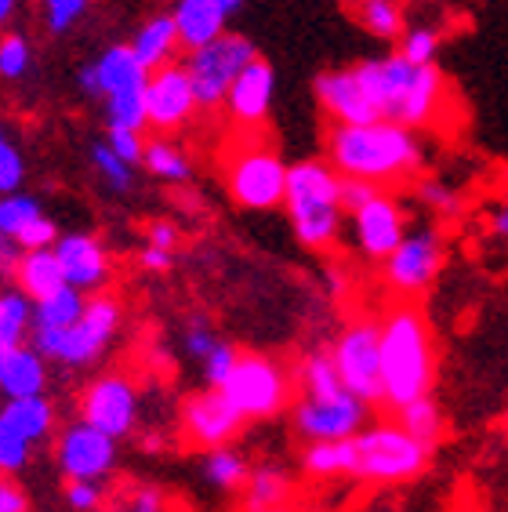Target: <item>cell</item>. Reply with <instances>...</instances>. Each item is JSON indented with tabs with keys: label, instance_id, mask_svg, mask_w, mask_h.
I'll return each instance as SVG.
<instances>
[{
	"label": "cell",
	"instance_id": "obj_1",
	"mask_svg": "<svg viewBox=\"0 0 508 512\" xmlns=\"http://www.w3.org/2000/svg\"><path fill=\"white\" fill-rule=\"evenodd\" d=\"M327 157L342 175L367 178L385 189L418 175L425 164V149L414 128H403L396 120H374V124H334L327 135Z\"/></svg>",
	"mask_w": 508,
	"mask_h": 512
},
{
	"label": "cell",
	"instance_id": "obj_2",
	"mask_svg": "<svg viewBox=\"0 0 508 512\" xmlns=\"http://www.w3.org/2000/svg\"><path fill=\"white\" fill-rule=\"evenodd\" d=\"M356 77L381 109L385 120H396L403 128H429L440 117L447 102V80L436 69V62L418 66V62L396 55H381L356 66Z\"/></svg>",
	"mask_w": 508,
	"mask_h": 512
},
{
	"label": "cell",
	"instance_id": "obj_3",
	"mask_svg": "<svg viewBox=\"0 0 508 512\" xmlns=\"http://www.w3.org/2000/svg\"><path fill=\"white\" fill-rule=\"evenodd\" d=\"M436 385V345L418 306H396L381 320V407L400 411Z\"/></svg>",
	"mask_w": 508,
	"mask_h": 512
},
{
	"label": "cell",
	"instance_id": "obj_4",
	"mask_svg": "<svg viewBox=\"0 0 508 512\" xmlns=\"http://www.w3.org/2000/svg\"><path fill=\"white\" fill-rule=\"evenodd\" d=\"M287 215L294 237L305 247L323 251L342 233V171L323 160H302L287 168Z\"/></svg>",
	"mask_w": 508,
	"mask_h": 512
},
{
	"label": "cell",
	"instance_id": "obj_5",
	"mask_svg": "<svg viewBox=\"0 0 508 512\" xmlns=\"http://www.w3.org/2000/svg\"><path fill=\"white\" fill-rule=\"evenodd\" d=\"M225 189L240 207L269 211L287 197V168L276 146L258 138V128H244V135L229 142L225 157Z\"/></svg>",
	"mask_w": 508,
	"mask_h": 512
},
{
	"label": "cell",
	"instance_id": "obj_6",
	"mask_svg": "<svg viewBox=\"0 0 508 512\" xmlns=\"http://www.w3.org/2000/svg\"><path fill=\"white\" fill-rule=\"evenodd\" d=\"M120 302L113 295L88 298L77 324L69 327H30V342L62 367H88L106 353L120 331Z\"/></svg>",
	"mask_w": 508,
	"mask_h": 512
},
{
	"label": "cell",
	"instance_id": "obj_7",
	"mask_svg": "<svg viewBox=\"0 0 508 512\" xmlns=\"http://www.w3.org/2000/svg\"><path fill=\"white\" fill-rule=\"evenodd\" d=\"M356 462L352 480L363 483H407L418 480L432 462V447L414 440L400 422H381L371 429H360L352 436Z\"/></svg>",
	"mask_w": 508,
	"mask_h": 512
},
{
	"label": "cell",
	"instance_id": "obj_8",
	"mask_svg": "<svg viewBox=\"0 0 508 512\" xmlns=\"http://www.w3.org/2000/svg\"><path fill=\"white\" fill-rule=\"evenodd\" d=\"M254 55H258L254 44L247 37H240V33H222V37L193 48L186 66H189V77H193L196 106L204 109V113L222 109L225 99H229L233 80L240 77V69H244Z\"/></svg>",
	"mask_w": 508,
	"mask_h": 512
},
{
	"label": "cell",
	"instance_id": "obj_9",
	"mask_svg": "<svg viewBox=\"0 0 508 512\" xmlns=\"http://www.w3.org/2000/svg\"><path fill=\"white\" fill-rule=\"evenodd\" d=\"M334 364L342 385L352 396H360L363 404H381L385 389H381V320H352L342 327V335L334 338Z\"/></svg>",
	"mask_w": 508,
	"mask_h": 512
},
{
	"label": "cell",
	"instance_id": "obj_10",
	"mask_svg": "<svg viewBox=\"0 0 508 512\" xmlns=\"http://www.w3.org/2000/svg\"><path fill=\"white\" fill-rule=\"evenodd\" d=\"M222 393L244 418H273L291 400V378L276 360L258 353H240L233 375L225 378Z\"/></svg>",
	"mask_w": 508,
	"mask_h": 512
},
{
	"label": "cell",
	"instance_id": "obj_11",
	"mask_svg": "<svg viewBox=\"0 0 508 512\" xmlns=\"http://www.w3.org/2000/svg\"><path fill=\"white\" fill-rule=\"evenodd\" d=\"M55 462L66 480H109L117 473V436L102 433L91 422L66 425L55 440Z\"/></svg>",
	"mask_w": 508,
	"mask_h": 512
},
{
	"label": "cell",
	"instance_id": "obj_12",
	"mask_svg": "<svg viewBox=\"0 0 508 512\" xmlns=\"http://www.w3.org/2000/svg\"><path fill=\"white\" fill-rule=\"evenodd\" d=\"M443 237L436 229H414L400 240V247L385 258V284L396 291V295H421L429 291L432 280L440 276L443 269Z\"/></svg>",
	"mask_w": 508,
	"mask_h": 512
},
{
	"label": "cell",
	"instance_id": "obj_13",
	"mask_svg": "<svg viewBox=\"0 0 508 512\" xmlns=\"http://www.w3.org/2000/svg\"><path fill=\"white\" fill-rule=\"evenodd\" d=\"M367 414L371 404H363L349 389L334 396H302L294 404V429L305 440H345L367 429Z\"/></svg>",
	"mask_w": 508,
	"mask_h": 512
},
{
	"label": "cell",
	"instance_id": "obj_14",
	"mask_svg": "<svg viewBox=\"0 0 508 512\" xmlns=\"http://www.w3.org/2000/svg\"><path fill=\"white\" fill-rule=\"evenodd\" d=\"M244 414L236 411L233 400L211 385L204 393L189 396L182 404V436H186L189 447H200V451H215V447L233 444L240 429H244Z\"/></svg>",
	"mask_w": 508,
	"mask_h": 512
},
{
	"label": "cell",
	"instance_id": "obj_15",
	"mask_svg": "<svg viewBox=\"0 0 508 512\" xmlns=\"http://www.w3.org/2000/svg\"><path fill=\"white\" fill-rule=\"evenodd\" d=\"M80 418L109 436H127L138 422V389L127 375H102L80 396Z\"/></svg>",
	"mask_w": 508,
	"mask_h": 512
},
{
	"label": "cell",
	"instance_id": "obj_16",
	"mask_svg": "<svg viewBox=\"0 0 508 512\" xmlns=\"http://www.w3.org/2000/svg\"><path fill=\"white\" fill-rule=\"evenodd\" d=\"M146 109H149V128L157 131H182L193 120L196 106V91L193 77H189V66H167L153 69L146 84Z\"/></svg>",
	"mask_w": 508,
	"mask_h": 512
},
{
	"label": "cell",
	"instance_id": "obj_17",
	"mask_svg": "<svg viewBox=\"0 0 508 512\" xmlns=\"http://www.w3.org/2000/svg\"><path fill=\"white\" fill-rule=\"evenodd\" d=\"M352 229H356V247L363 251V258L385 262L407 237V218H403L400 200L381 189L360 211H352Z\"/></svg>",
	"mask_w": 508,
	"mask_h": 512
},
{
	"label": "cell",
	"instance_id": "obj_18",
	"mask_svg": "<svg viewBox=\"0 0 508 512\" xmlns=\"http://www.w3.org/2000/svg\"><path fill=\"white\" fill-rule=\"evenodd\" d=\"M316 99L327 109V117L334 124H374L385 120L381 109L374 106V99L367 95V88L360 84L356 69H327L316 77Z\"/></svg>",
	"mask_w": 508,
	"mask_h": 512
},
{
	"label": "cell",
	"instance_id": "obj_19",
	"mask_svg": "<svg viewBox=\"0 0 508 512\" xmlns=\"http://www.w3.org/2000/svg\"><path fill=\"white\" fill-rule=\"evenodd\" d=\"M273 88H276L273 66L254 55V59L240 69V77L233 80V88H229V99H225L229 117H233L240 128H262V120L269 117V106H273Z\"/></svg>",
	"mask_w": 508,
	"mask_h": 512
},
{
	"label": "cell",
	"instance_id": "obj_20",
	"mask_svg": "<svg viewBox=\"0 0 508 512\" xmlns=\"http://www.w3.org/2000/svg\"><path fill=\"white\" fill-rule=\"evenodd\" d=\"M55 255L62 262L66 284L80 287L84 295L88 291H102L113 273L109 266V251L102 247V240H95L91 233H69V237L55 240Z\"/></svg>",
	"mask_w": 508,
	"mask_h": 512
},
{
	"label": "cell",
	"instance_id": "obj_21",
	"mask_svg": "<svg viewBox=\"0 0 508 512\" xmlns=\"http://www.w3.org/2000/svg\"><path fill=\"white\" fill-rule=\"evenodd\" d=\"M44 389H48V356L37 345H11L0 356V396L22 400V396H40Z\"/></svg>",
	"mask_w": 508,
	"mask_h": 512
},
{
	"label": "cell",
	"instance_id": "obj_22",
	"mask_svg": "<svg viewBox=\"0 0 508 512\" xmlns=\"http://www.w3.org/2000/svg\"><path fill=\"white\" fill-rule=\"evenodd\" d=\"M225 11L222 0H178L175 4V26H178V40L186 44L189 51L215 40L225 33Z\"/></svg>",
	"mask_w": 508,
	"mask_h": 512
},
{
	"label": "cell",
	"instance_id": "obj_23",
	"mask_svg": "<svg viewBox=\"0 0 508 512\" xmlns=\"http://www.w3.org/2000/svg\"><path fill=\"white\" fill-rule=\"evenodd\" d=\"M15 284L30 302L51 298L55 291L66 287V273L55 255V247H40V251H22L19 266H15Z\"/></svg>",
	"mask_w": 508,
	"mask_h": 512
},
{
	"label": "cell",
	"instance_id": "obj_24",
	"mask_svg": "<svg viewBox=\"0 0 508 512\" xmlns=\"http://www.w3.org/2000/svg\"><path fill=\"white\" fill-rule=\"evenodd\" d=\"M95 77H98V95L109 99V95H120V91L146 88L149 69L138 62L131 44H113V48L95 62Z\"/></svg>",
	"mask_w": 508,
	"mask_h": 512
},
{
	"label": "cell",
	"instance_id": "obj_25",
	"mask_svg": "<svg viewBox=\"0 0 508 512\" xmlns=\"http://www.w3.org/2000/svg\"><path fill=\"white\" fill-rule=\"evenodd\" d=\"M0 418L15 429L19 436H26L33 447L44 444L51 433H55V404L40 396H22V400H8L0 407Z\"/></svg>",
	"mask_w": 508,
	"mask_h": 512
},
{
	"label": "cell",
	"instance_id": "obj_26",
	"mask_svg": "<svg viewBox=\"0 0 508 512\" xmlns=\"http://www.w3.org/2000/svg\"><path fill=\"white\" fill-rule=\"evenodd\" d=\"M178 26H175V15H157V19H149L142 30L135 33V55L138 62L153 73V69L167 66V62H175V51H178Z\"/></svg>",
	"mask_w": 508,
	"mask_h": 512
},
{
	"label": "cell",
	"instance_id": "obj_27",
	"mask_svg": "<svg viewBox=\"0 0 508 512\" xmlns=\"http://www.w3.org/2000/svg\"><path fill=\"white\" fill-rule=\"evenodd\" d=\"M352 462H356V444L352 436L345 440H309L302 454L305 473L316 480H338V476H352Z\"/></svg>",
	"mask_w": 508,
	"mask_h": 512
},
{
	"label": "cell",
	"instance_id": "obj_28",
	"mask_svg": "<svg viewBox=\"0 0 508 512\" xmlns=\"http://www.w3.org/2000/svg\"><path fill=\"white\" fill-rule=\"evenodd\" d=\"M294 483L284 469H276V465H258L251 469L244 483V512H262L269 505H287L291 498Z\"/></svg>",
	"mask_w": 508,
	"mask_h": 512
},
{
	"label": "cell",
	"instance_id": "obj_29",
	"mask_svg": "<svg viewBox=\"0 0 508 512\" xmlns=\"http://www.w3.org/2000/svg\"><path fill=\"white\" fill-rule=\"evenodd\" d=\"M396 422L407 429V433L414 436V440H421L425 447H440L443 440V429H447V422H443V407L436 404V396H418V400H411V404H403L400 411H396Z\"/></svg>",
	"mask_w": 508,
	"mask_h": 512
},
{
	"label": "cell",
	"instance_id": "obj_30",
	"mask_svg": "<svg viewBox=\"0 0 508 512\" xmlns=\"http://www.w3.org/2000/svg\"><path fill=\"white\" fill-rule=\"evenodd\" d=\"M204 476L211 487L218 491H244L247 476H251V465L236 447H215V451H204Z\"/></svg>",
	"mask_w": 508,
	"mask_h": 512
},
{
	"label": "cell",
	"instance_id": "obj_31",
	"mask_svg": "<svg viewBox=\"0 0 508 512\" xmlns=\"http://www.w3.org/2000/svg\"><path fill=\"white\" fill-rule=\"evenodd\" d=\"M88 306L84 291L73 284H66L62 291H55L51 298H40L33 302V327H69L77 324L80 313Z\"/></svg>",
	"mask_w": 508,
	"mask_h": 512
},
{
	"label": "cell",
	"instance_id": "obj_32",
	"mask_svg": "<svg viewBox=\"0 0 508 512\" xmlns=\"http://www.w3.org/2000/svg\"><path fill=\"white\" fill-rule=\"evenodd\" d=\"M298 382H302V396H334L345 389L331 349H316L305 356L298 367Z\"/></svg>",
	"mask_w": 508,
	"mask_h": 512
},
{
	"label": "cell",
	"instance_id": "obj_33",
	"mask_svg": "<svg viewBox=\"0 0 508 512\" xmlns=\"http://www.w3.org/2000/svg\"><path fill=\"white\" fill-rule=\"evenodd\" d=\"M33 327V306L22 291H0V342L19 345Z\"/></svg>",
	"mask_w": 508,
	"mask_h": 512
},
{
	"label": "cell",
	"instance_id": "obj_34",
	"mask_svg": "<svg viewBox=\"0 0 508 512\" xmlns=\"http://www.w3.org/2000/svg\"><path fill=\"white\" fill-rule=\"evenodd\" d=\"M146 168L157 178H164V182H186V178L193 175L186 153H182L175 142H167V138L146 142Z\"/></svg>",
	"mask_w": 508,
	"mask_h": 512
},
{
	"label": "cell",
	"instance_id": "obj_35",
	"mask_svg": "<svg viewBox=\"0 0 508 512\" xmlns=\"http://www.w3.org/2000/svg\"><path fill=\"white\" fill-rule=\"evenodd\" d=\"M106 120H109V128H131V131L146 128V124H149L146 88L109 95V99H106Z\"/></svg>",
	"mask_w": 508,
	"mask_h": 512
},
{
	"label": "cell",
	"instance_id": "obj_36",
	"mask_svg": "<svg viewBox=\"0 0 508 512\" xmlns=\"http://www.w3.org/2000/svg\"><path fill=\"white\" fill-rule=\"evenodd\" d=\"M360 22L363 30L381 40L403 37V11L396 0H360Z\"/></svg>",
	"mask_w": 508,
	"mask_h": 512
},
{
	"label": "cell",
	"instance_id": "obj_37",
	"mask_svg": "<svg viewBox=\"0 0 508 512\" xmlns=\"http://www.w3.org/2000/svg\"><path fill=\"white\" fill-rule=\"evenodd\" d=\"M37 215H44V211H40V200L26 197L19 189L0 197V233H4V237L15 240Z\"/></svg>",
	"mask_w": 508,
	"mask_h": 512
},
{
	"label": "cell",
	"instance_id": "obj_38",
	"mask_svg": "<svg viewBox=\"0 0 508 512\" xmlns=\"http://www.w3.org/2000/svg\"><path fill=\"white\" fill-rule=\"evenodd\" d=\"M33 458V444L26 436H19L4 418H0V473H22Z\"/></svg>",
	"mask_w": 508,
	"mask_h": 512
},
{
	"label": "cell",
	"instance_id": "obj_39",
	"mask_svg": "<svg viewBox=\"0 0 508 512\" xmlns=\"http://www.w3.org/2000/svg\"><path fill=\"white\" fill-rule=\"evenodd\" d=\"M91 160H95L98 175L106 178L117 193H127V189H131V182H135V178H131V164L120 160L109 142H95V146H91Z\"/></svg>",
	"mask_w": 508,
	"mask_h": 512
},
{
	"label": "cell",
	"instance_id": "obj_40",
	"mask_svg": "<svg viewBox=\"0 0 508 512\" xmlns=\"http://www.w3.org/2000/svg\"><path fill=\"white\" fill-rule=\"evenodd\" d=\"M403 44H400V55L403 59L418 62V66H429L436 62L440 55V33L432 30V26H414V30H403Z\"/></svg>",
	"mask_w": 508,
	"mask_h": 512
},
{
	"label": "cell",
	"instance_id": "obj_41",
	"mask_svg": "<svg viewBox=\"0 0 508 512\" xmlns=\"http://www.w3.org/2000/svg\"><path fill=\"white\" fill-rule=\"evenodd\" d=\"M418 200L429 207V211H436L440 218H454L461 211V197L447 186V182H440V178H421Z\"/></svg>",
	"mask_w": 508,
	"mask_h": 512
},
{
	"label": "cell",
	"instance_id": "obj_42",
	"mask_svg": "<svg viewBox=\"0 0 508 512\" xmlns=\"http://www.w3.org/2000/svg\"><path fill=\"white\" fill-rule=\"evenodd\" d=\"M22 178H26V164H22L19 146L8 138V131L0 128V197L15 193L22 186Z\"/></svg>",
	"mask_w": 508,
	"mask_h": 512
},
{
	"label": "cell",
	"instance_id": "obj_43",
	"mask_svg": "<svg viewBox=\"0 0 508 512\" xmlns=\"http://www.w3.org/2000/svg\"><path fill=\"white\" fill-rule=\"evenodd\" d=\"M26 69H30V44H26V37H19V33L0 37V77L19 80Z\"/></svg>",
	"mask_w": 508,
	"mask_h": 512
},
{
	"label": "cell",
	"instance_id": "obj_44",
	"mask_svg": "<svg viewBox=\"0 0 508 512\" xmlns=\"http://www.w3.org/2000/svg\"><path fill=\"white\" fill-rule=\"evenodd\" d=\"M236 360H240V353H236V349H233V345H229V342H222V338H218L215 349H211V353H207L204 360H200V364H204V378H207V385H218V389H222L225 378L233 375Z\"/></svg>",
	"mask_w": 508,
	"mask_h": 512
},
{
	"label": "cell",
	"instance_id": "obj_45",
	"mask_svg": "<svg viewBox=\"0 0 508 512\" xmlns=\"http://www.w3.org/2000/svg\"><path fill=\"white\" fill-rule=\"evenodd\" d=\"M66 505L73 512H98L106 505L102 483L95 480H66Z\"/></svg>",
	"mask_w": 508,
	"mask_h": 512
},
{
	"label": "cell",
	"instance_id": "obj_46",
	"mask_svg": "<svg viewBox=\"0 0 508 512\" xmlns=\"http://www.w3.org/2000/svg\"><path fill=\"white\" fill-rule=\"evenodd\" d=\"M106 142L113 146V153H117L120 160H127L131 168L135 164H142L146 160V138H142V131H131V128H109Z\"/></svg>",
	"mask_w": 508,
	"mask_h": 512
},
{
	"label": "cell",
	"instance_id": "obj_47",
	"mask_svg": "<svg viewBox=\"0 0 508 512\" xmlns=\"http://www.w3.org/2000/svg\"><path fill=\"white\" fill-rule=\"evenodd\" d=\"M55 240H59V226H55L48 215H37L30 226L15 237V244H19L22 251H40V247H55Z\"/></svg>",
	"mask_w": 508,
	"mask_h": 512
},
{
	"label": "cell",
	"instance_id": "obj_48",
	"mask_svg": "<svg viewBox=\"0 0 508 512\" xmlns=\"http://www.w3.org/2000/svg\"><path fill=\"white\" fill-rule=\"evenodd\" d=\"M88 0H51L48 4V30L51 33H66L73 22L84 15Z\"/></svg>",
	"mask_w": 508,
	"mask_h": 512
},
{
	"label": "cell",
	"instance_id": "obj_49",
	"mask_svg": "<svg viewBox=\"0 0 508 512\" xmlns=\"http://www.w3.org/2000/svg\"><path fill=\"white\" fill-rule=\"evenodd\" d=\"M374 193H381V186H374V182H367V178H349L342 175V207L345 211H360L367 200L374 197Z\"/></svg>",
	"mask_w": 508,
	"mask_h": 512
},
{
	"label": "cell",
	"instance_id": "obj_50",
	"mask_svg": "<svg viewBox=\"0 0 508 512\" xmlns=\"http://www.w3.org/2000/svg\"><path fill=\"white\" fill-rule=\"evenodd\" d=\"M164 509H167L164 494H160L157 487H135V491L117 505V512H164Z\"/></svg>",
	"mask_w": 508,
	"mask_h": 512
},
{
	"label": "cell",
	"instance_id": "obj_51",
	"mask_svg": "<svg viewBox=\"0 0 508 512\" xmlns=\"http://www.w3.org/2000/svg\"><path fill=\"white\" fill-rule=\"evenodd\" d=\"M215 345H218V338H215V331H211L207 320H193V324L186 327V349H189L193 360H204Z\"/></svg>",
	"mask_w": 508,
	"mask_h": 512
},
{
	"label": "cell",
	"instance_id": "obj_52",
	"mask_svg": "<svg viewBox=\"0 0 508 512\" xmlns=\"http://www.w3.org/2000/svg\"><path fill=\"white\" fill-rule=\"evenodd\" d=\"M0 512H30V494L11 473H0Z\"/></svg>",
	"mask_w": 508,
	"mask_h": 512
},
{
	"label": "cell",
	"instance_id": "obj_53",
	"mask_svg": "<svg viewBox=\"0 0 508 512\" xmlns=\"http://www.w3.org/2000/svg\"><path fill=\"white\" fill-rule=\"evenodd\" d=\"M171 262H175V251H167V247L146 244V251H142V269H149V273H167Z\"/></svg>",
	"mask_w": 508,
	"mask_h": 512
},
{
	"label": "cell",
	"instance_id": "obj_54",
	"mask_svg": "<svg viewBox=\"0 0 508 512\" xmlns=\"http://www.w3.org/2000/svg\"><path fill=\"white\" fill-rule=\"evenodd\" d=\"M146 240H149L153 247H167V251H175V244H178V229L171 226V222H149Z\"/></svg>",
	"mask_w": 508,
	"mask_h": 512
},
{
	"label": "cell",
	"instance_id": "obj_55",
	"mask_svg": "<svg viewBox=\"0 0 508 512\" xmlns=\"http://www.w3.org/2000/svg\"><path fill=\"white\" fill-rule=\"evenodd\" d=\"M19 251H22V247L15 244V240L0 233V273H4V276H15V266H19V258H22Z\"/></svg>",
	"mask_w": 508,
	"mask_h": 512
},
{
	"label": "cell",
	"instance_id": "obj_56",
	"mask_svg": "<svg viewBox=\"0 0 508 512\" xmlns=\"http://www.w3.org/2000/svg\"><path fill=\"white\" fill-rule=\"evenodd\" d=\"M490 229H494L498 240H508V197H505V204L494 211V218H490Z\"/></svg>",
	"mask_w": 508,
	"mask_h": 512
},
{
	"label": "cell",
	"instance_id": "obj_57",
	"mask_svg": "<svg viewBox=\"0 0 508 512\" xmlns=\"http://www.w3.org/2000/svg\"><path fill=\"white\" fill-rule=\"evenodd\" d=\"M80 88L88 91V95H98V77H95V66H84V69H80Z\"/></svg>",
	"mask_w": 508,
	"mask_h": 512
},
{
	"label": "cell",
	"instance_id": "obj_58",
	"mask_svg": "<svg viewBox=\"0 0 508 512\" xmlns=\"http://www.w3.org/2000/svg\"><path fill=\"white\" fill-rule=\"evenodd\" d=\"M11 15H15V0H0V26H4Z\"/></svg>",
	"mask_w": 508,
	"mask_h": 512
},
{
	"label": "cell",
	"instance_id": "obj_59",
	"mask_svg": "<svg viewBox=\"0 0 508 512\" xmlns=\"http://www.w3.org/2000/svg\"><path fill=\"white\" fill-rule=\"evenodd\" d=\"M262 512H291L287 505H269V509H262Z\"/></svg>",
	"mask_w": 508,
	"mask_h": 512
},
{
	"label": "cell",
	"instance_id": "obj_60",
	"mask_svg": "<svg viewBox=\"0 0 508 512\" xmlns=\"http://www.w3.org/2000/svg\"><path fill=\"white\" fill-rule=\"evenodd\" d=\"M8 349H11V345H4V342H0V356H4V353H8Z\"/></svg>",
	"mask_w": 508,
	"mask_h": 512
},
{
	"label": "cell",
	"instance_id": "obj_61",
	"mask_svg": "<svg viewBox=\"0 0 508 512\" xmlns=\"http://www.w3.org/2000/svg\"><path fill=\"white\" fill-rule=\"evenodd\" d=\"M505 429H508V414H505Z\"/></svg>",
	"mask_w": 508,
	"mask_h": 512
},
{
	"label": "cell",
	"instance_id": "obj_62",
	"mask_svg": "<svg viewBox=\"0 0 508 512\" xmlns=\"http://www.w3.org/2000/svg\"><path fill=\"white\" fill-rule=\"evenodd\" d=\"M44 4H51V0H44Z\"/></svg>",
	"mask_w": 508,
	"mask_h": 512
}]
</instances>
